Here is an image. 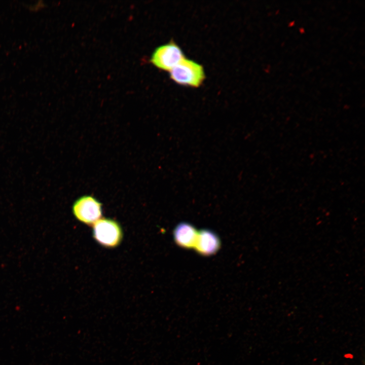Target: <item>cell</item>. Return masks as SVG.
Instances as JSON below:
<instances>
[{"mask_svg": "<svg viewBox=\"0 0 365 365\" xmlns=\"http://www.w3.org/2000/svg\"><path fill=\"white\" fill-rule=\"evenodd\" d=\"M169 75L177 84L195 88L201 85L205 78L203 66L186 58L169 71Z\"/></svg>", "mask_w": 365, "mask_h": 365, "instance_id": "6da1fadb", "label": "cell"}, {"mask_svg": "<svg viewBox=\"0 0 365 365\" xmlns=\"http://www.w3.org/2000/svg\"><path fill=\"white\" fill-rule=\"evenodd\" d=\"M185 58L181 49L175 42L171 41L157 47L150 61L159 69L169 71Z\"/></svg>", "mask_w": 365, "mask_h": 365, "instance_id": "7a4b0ae2", "label": "cell"}, {"mask_svg": "<svg viewBox=\"0 0 365 365\" xmlns=\"http://www.w3.org/2000/svg\"><path fill=\"white\" fill-rule=\"evenodd\" d=\"M93 237L96 241L106 247H115L121 242L122 232L115 221L101 218L93 224Z\"/></svg>", "mask_w": 365, "mask_h": 365, "instance_id": "3957f363", "label": "cell"}, {"mask_svg": "<svg viewBox=\"0 0 365 365\" xmlns=\"http://www.w3.org/2000/svg\"><path fill=\"white\" fill-rule=\"evenodd\" d=\"M101 203L94 197L86 195L78 199L72 206V212L80 222L94 224L102 215Z\"/></svg>", "mask_w": 365, "mask_h": 365, "instance_id": "277c9868", "label": "cell"}, {"mask_svg": "<svg viewBox=\"0 0 365 365\" xmlns=\"http://www.w3.org/2000/svg\"><path fill=\"white\" fill-rule=\"evenodd\" d=\"M221 246L218 236L213 231L203 229L198 232L194 248L201 255L209 256L215 253Z\"/></svg>", "mask_w": 365, "mask_h": 365, "instance_id": "5b68a950", "label": "cell"}, {"mask_svg": "<svg viewBox=\"0 0 365 365\" xmlns=\"http://www.w3.org/2000/svg\"><path fill=\"white\" fill-rule=\"evenodd\" d=\"M198 231L191 224L180 223L174 228L173 237L175 242L186 249L194 247Z\"/></svg>", "mask_w": 365, "mask_h": 365, "instance_id": "8992f818", "label": "cell"}]
</instances>
